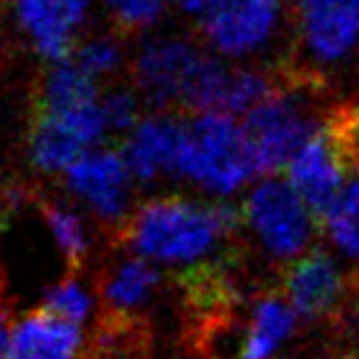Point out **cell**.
<instances>
[{"label":"cell","mask_w":359,"mask_h":359,"mask_svg":"<svg viewBox=\"0 0 359 359\" xmlns=\"http://www.w3.org/2000/svg\"><path fill=\"white\" fill-rule=\"evenodd\" d=\"M241 224L244 217L231 205L170 195L135 210L123 224V239L135 256L182 269L202 266Z\"/></svg>","instance_id":"obj_1"},{"label":"cell","mask_w":359,"mask_h":359,"mask_svg":"<svg viewBox=\"0 0 359 359\" xmlns=\"http://www.w3.org/2000/svg\"><path fill=\"white\" fill-rule=\"evenodd\" d=\"M256 177L244 121L222 111L192 114L185 126L180 180L217 197H229Z\"/></svg>","instance_id":"obj_2"},{"label":"cell","mask_w":359,"mask_h":359,"mask_svg":"<svg viewBox=\"0 0 359 359\" xmlns=\"http://www.w3.org/2000/svg\"><path fill=\"white\" fill-rule=\"evenodd\" d=\"M241 217L261 251L278 264H290L308 254L318 226V217L295 187L276 175L261 177L251 187Z\"/></svg>","instance_id":"obj_3"},{"label":"cell","mask_w":359,"mask_h":359,"mask_svg":"<svg viewBox=\"0 0 359 359\" xmlns=\"http://www.w3.org/2000/svg\"><path fill=\"white\" fill-rule=\"evenodd\" d=\"M303 79L293 86L280 84L266 101L244 116V128L249 135L251 158H254L256 177L278 175L295 150L313 135L318 121L310 114L303 96Z\"/></svg>","instance_id":"obj_4"},{"label":"cell","mask_w":359,"mask_h":359,"mask_svg":"<svg viewBox=\"0 0 359 359\" xmlns=\"http://www.w3.org/2000/svg\"><path fill=\"white\" fill-rule=\"evenodd\" d=\"M106 133L101 101L79 109H37L27 138L30 160L40 172L65 175L86 150L99 148Z\"/></svg>","instance_id":"obj_5"},{"label":"cell","mask_w":359,"mask_h":359,"mask_svg":"<svg viewBox=\"0 0 359 359\" xmlns=\"http://www.w3.org/2000/svg\"><path fill=\"white\" fill-rule=\"evenodd\" d=\"M295 18L315 72L347 65L359 52V0H298Z\"/></svg>","instance_id":"obj_6"},{"label":"cell","mask_w":359,"mask_h":359,"mask_svg":"<svg viewBox=\"0 0 359 359\" xmlns=\"http://www.w3.org/2000/svg\"><path fill=\"white\" fill-rule=\"evenodd\" d=\"M67 190L104 224H126L130 210V175L121 150L91 148L65 172Z\"/></svg>","instance_id":"obj_7"},{"label":"cell","mask_w":359,"mask_h":359,"mask_svg":"<svg viewBox=\"0 0 359 359\" xmlns=\"http://www.w3.org/2000/svg\"><path fill=\"white\" fill-rule=\"evenodd\" d=\"M349 290H354V283L347 280L334 256L323 249L298 256L283 273V295L298 318L308 323L337 320L347 305Z\"/></svg>","instance_id":"obj_8"},{"label":"cell","mask_w":359,"mask_h":359,"mask_svg":"<svg viewBox=\"0 0 359 359\" xmlns=\"http://www.w3.org/2000/svg\"><path fill=\"white\" fill-rule=\"evenodd\" d=\"M205 50L185 37H153L133 57L130 74L138 94L153 106L182 104Z\"/></svg>","instance_id":"obj_9"},{"label":"cell","mask_w":359,"mask_h":359,"mask_svg":"<svg viewBox=\"0 0 359 359\" xmlns=\"http://www.w3.org/2000/svg\"><path fill=\"white\" fill-rule=\"evenodd\" d=\"M283 13V0H219L202 22L205 40L217 55L246 57L269 45Z\"/></svg>","instance_id":"obj_10"},{"label":"cell","mask_w":359,"mask_h":359,"mask_svg":"<svg viewBox=\"0 0 359 359\" xmlns=\"http://www.w3.org/2000/svg\"><path fill=\"white\" fill-rule=\"evenodd\" d=\"M285 172L288 182L320 222L347 185L344 177L349 172L330 123H320L313 130V135L295 150L290 163L285 165Z\"/></svg>","instance_id":"obj_11"},{"label":"cell","mask_w":359,"mask_h":359,"mask_svg":"<svg viewBox=\"0 0 359 359\" xmlns=\"http://www.w3.org/2000/svg\"><path fill=\"white\" fill-rule=\"evenodd\" d=\"M185 126L187 121L170 114L143 116L138 121L121 148L133 180L138 182H155L160 177L180 180Z\"/></svg>","instance_id":"obj_12"},{"label":"cell","mask_w":359,"mask_h":359,"mask_svg":"<svg viewBox=\"0 0 359 359\" xmlns=\"http://www.w3.org/2000/svg\"><path fill=\"white\" fill-rule=\"evenodd\" d=\"M11 11L42 60L55 65L74 55V35L79 27L67 13L65 0H11Z\"/></svg>","instance_id":"obj_13"},{"label":"cell","mask_w":359,"mask_h":359,"mask_svg":"<svg viewBox=\"0 0 359 359\" xmlns=\"http://www.w3.org/2000/svg\"><path fill=\"white\" fill-rule=\"evenodd\" d=\"M81 342L79 325L40 308L13 325L8 359H79Z\"/></svg>","instance_id":"obj_14"},{"label":"cell","mask_w":359,"mask_h":359,"mask_svg":"<svg viewBox=\"0 0 359 359\" xmlns=\"http://www.w3.org/2000/svg\"><path fill=\"white\" fill-rule=\"evenodd\" d=\"M298 327V313L283 293H264L251 303L236 359H273Z\"/></svg>","instance_id":"obj_15"},{"label":"cell","mask_w":359,"mask_h":359,"mask_svg":"<svg viewBox=\"0 0 359 359\" xmlns=\"http://www.w3.org/2000/svg\"><path fill=\"white\" fill-rule=\"evenodd\" d=\"M158 288V264L143 259V256H130V259L118 261V264L106 271L99 290L109 313L133 315L135 310L145 308L153 300Z\"/></svg>","instance_id":"obj_16"},{"label":"cell","mask_w":359,"mask_h":359,"mask_svg":"<svg viewBox=\"0 0 359 359\" xmlns=\"http://www.w3.org/2000/svg\"><path fill=\"white\" fill-rule=\"evenodd\" d=\"M101 101L99 79L86 74L74 60L55 62L40 86L37 109H79Z\"/></svg>","instance_id":"obj_17"},{"label":"cell","mask_w":359,"mask_h":359,"mask_svg":"<svg viewBox=\"0 0 359 359\" xmlns=\"http://www.w3.org/2000/svg\"><path fill=\"white\" fill-rule=\"evenodd\" d=\"M320 224L330 244L349 261L359 264V175H354L342 187Z\"/></svg>","instance_id":"obj_18"},{"label":"cell","mask_w":359,"mask_h":359,"mask_svg":"<svg viewBox=\"0 0 359 359\" xmlns=\"http://www.w3.org/2000/svg\"><path fill=\"white\" fill-rule=\"evenodd\" d=\"M40 212L45 217L50 234L55 239L57 249H60L62 259L67 261L69 269H79L89 256V231L81 217L74 210L60 205V202H42Z\"/></svg>","instance_id":"obj_19"},{"label":"cell","mask_w":359,"mask_h":359,"mask_svg":"<svg viewBox=\"0 0 359 359\" xmlns=\"http://www.w3.org/2000/svg\"><path fill=\"white\" fill-rule=\"evenodd\" d=\"M280 81L273 74L261 69H231L229 89H226L224 114H231L236 118H244L249 111H254L261 101H266Z\"/></svg>","instance_id":"obj_20"},{"label":"cell","mask_w":359,"mask_h":359,"mask_svg":"<svg viewBox=\"0 0 359 359\" xmlns=\"http://www.w3.org/2000/svg\"><path fill=\"white\" fill-rule=\"evenodd\" d=\"M91 300L89 290L79 283L76 278H62L52 285L50 290L45 293V300H42V310H47L50 315L60 320H67L72 325H79L89 318L91 313Z\"/></svg>","instance_id":"obj_21"},{"label":"cell","mask_w":359,"mask_h":359,"mask_svg":"<svg viewBox=\"0 0 359 359\" xmlns=\"http://www.w3.org/2000/svg\"><path fill=\"white\" fill-rule=\"evenodd\" d=\"M172 0H106L109 18L121 32H143L155 27Z\"/></svg>","instance_id":"obj_22"},{"label":"cell","mask_w":359,"mask_h":359,"mask_svg":"<svg viewBox=\"0 0 359 359\" xmlns=\"http://www.w3.org/2000/svg\"><path fill=\"white\" fill-rule=\"evenodd\" d=\"M72 60L94 79L109 76L123 65V45L111 35L89 37L74 50Z\"/></svg>","instance_id":"obj_23"},{"label":"cell","mask_w":359,"mask_h":359,"mask_svg":"<svg viewBox=\"0 0 359 359\" xmlns=\"http://www.w3.org/2000/svg\"><path fill=\"white\" fill-rule=\"evenodd\" d=\"M101 114H104L106 128L109 133H123L128 135L138 126L140 116V101L130 89L116 86V89L101 94Z\"/></svg>","instance_id":"obj_24"},{"label":"cell","mask_w":359,"mask_h":359,"mask_svg":"<svg viewBox=\"0 0 359 359\" xmlns=\"http://www.w3.org/2000/svg\"><path fill=\"white\" fill-rule=\"evenodd\" d=\"M217 3H219V0H172V6L177 8L182 15L200 22V25L207 20V15L215 11Z\"/></svg>","instance_id":"obj_25"},{"label":"cell","mask_w":359,"mask_h":359,"mask_svg":"<svg viewBox=\"0 0 359 359\" xmlns=\"http://www.w3.org/2000/svg\"><path fill=\"white\" fill-rule=\"evenodd\" d=\"M11 332L13 327H8V318L0 308V359H8V347H11Z\"/></svg>","instance_id":"obj_26"},{"label":"cell","mask_w":359,"mask_h":359,"mask_svg":"<svg viewBox=\"0 0 359 359\" xmlns=\"http://www.w3.org/2000/svg\"><path fill=\"white\" fill-rule=\"evenodd\" d=\"M352 283H354V290H357V295H359V273H354Z\"/></svg>","instance_id":"obj_27"},{"label":"cell","mask_w":359,"mask_h":359,"mask_svg":"<svg viewBox=\"0 0 359 359\" xmlns=\"http://www.w3.org/2000/svg\"><path fill=\"white\" fill-rule=\"evenodd\" d=\"M339 359H359V354H344V357H339Z\"/></svg>","instance_id":"obj_28"},{"label":"cell","mask_w":359,"mask_h":359,"mask_svg":"<svg viewBox=\"0 0 359 359\" xmlns=\"http://www.w3.org/2000/svg\"><path fill=\"white\" fill-rule=\"evenodd\" d=\"M0 55H3V37H0Z\"/></svg>","instance_id":"obj_29"},{"label":"cell","mask_w":359,"mask_h":359,"mask_svg":"<svg viewBox=\"0 0 359 359\" xmlns=\"http://www.w3.org/2000/svg\"><path fill=\"white\" fill-rule=\"evenodd\" d=\"M0 224H3V210H0Z\"/></svg>","instance_id":"obj_30"},{"label":"cell","mask_w":359,"mask_h":359,"mask_svg":"<svg viewBox=\"0 0 359 359\" xmlns=\"http://www.w3.org/2000/svg\"><path fill=\"white\" fill-rule=\"evenodd\" d=\"M143 359H148V357H143Z\"/></svg>","instance_id":"obj_31"}]
</instances>
